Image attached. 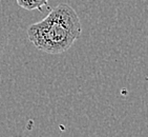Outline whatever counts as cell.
<instances>
[{
    "instance_id": "obj_2",
    "label": "cell",
    "mask_w": 148,
    "mask_h": 137,
    "mask_svg": "<svg viewBox=\"0 0 148 137\" xmlns=\"http://www.w3.org/2000/svg\"><path fill=\"white\" fill-rule=\"evenodd\" d=\"M49 0H17L18 6L27 11L33 10H39L40 12H43L42 8L49 9Z\"/></svg>"
},
{
    "instance_id": "obj_1",
    "label": "cell",
    "mask_w": 148,
    "mask_h": 137,
    "mask_svg": "<svg viewBox=\"0 0 148 137\" xmlns=\"http://www.w3.org/2000/svg\"><path fill=\"white\" fill-rule=\"evenodd\" d=\"M82 33L77 12L60 3L44 19L27 28L29 40L38 50L51 55L69 51Z\"/></svg>"
}]
</instances>
